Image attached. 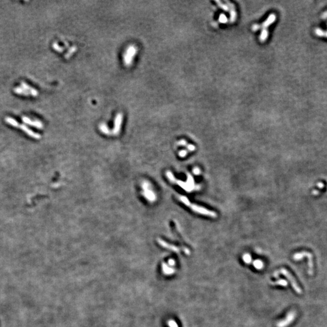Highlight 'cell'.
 <instances>
[{"instance_id":"10","label":"cell","mask_w":327,"mask_h":327,"mask_svg":"<svg viewBox=\"0 0 327 327\" xmlns=\"http://www.w3.org/2000/svg\"><path fill=\"white\" fill-rule=\"evenodd\" d=\"M314 33L316 35L320 36V37H325L327 38V31H324L323 30L320 29L319 28H317L314 30Z\"/></svg>"},{"instance_id":"12","label":"cell","mask_w":327,"mask_h":327,"mask_svg":"<svg viewBox=\"0 0 327 327\" xmlns=\"http://www.w3.org/2000/svg\"><path fill=\"white\" fill-rule=\"evenodd\" d=\"M187 148H188L189 150H190V151H191V152L195 151V148H196L194 146H193V145H188V146H187Z\"/></svg>"},{"instance_id":"13","label":"cell","mask_w":327,"mask_h":327,"mask_svg":"<svg viewBox=\"0 0 327 327\" xmlns=\"http://www.w3.org/2000/svg\"><path fill=\"white\" fill-rule=\"evenodd\" d=\"M200 170L198 168H195L193 169V173L196 175H198L200 174Z\"/></svg>"},{"instance_id":"7","label":"cell","mask_w":327,"mask_h":327,"mask_svg":"<svg viewBox=\"0 0 327 327\" xmlns=\"http://www.w3.org/2000/svg\"><path fill=\"white\" fill-rule=\"evenodd\" d=\"M21 87L24 89V90H27V92H29L30 93L31 95L33 96V97H36L38 95V92L35 89H33L31 87H30L29 85H27L26 83H24V82H22L21 83Z\"/></svg>"},{"instance_id":"9","label":"cell","mask_w":327,"mask_h":327,"mask_svg":"<svg viewBox=\"0 0 327 327\" xmlns=\"http://www.w3.org/2000/svg\"><path fill=\"white\" fill-rule=\"evenodd\" d=\"M270 283L272 285L274 286L280 285L282 287H287L288 285V282L285 279H279L275 282H270Z\"/></svg>"},{"instance_id":"4","label":"cell","mask_w":327,"mask_h":327,"mask_svg":"<svg viewBox=\"0 0 327 327\" xmlns=\"http://www.w3.org/2000/svg\"><path fill=\"white\" fill-rule=\"evenodd\" d=\"M293 259L295 261H300L302 260L303 258L307 257L308 259V274L310 275H312L313 273V262H312V256L310 253L303 252L301 253H297L293 255Z\"/></svg>"},{"instance_id":"3","label":"cell","mask_w":327,"mask_h":327,"mask_svg":"<svg viewBox=\"0 0 327 327\" xmlns=\"http://www.w3.org/2000/svg\"><path fill=\"white\" fill-rule=\"evenodd\" d=\"M6 122H7L9 124H11V126H12L13 127H18L19 128L21 129L23 132H26L28 134V135H29L30 136H31L33 138H35V139L41 138V135L40 134H38L36 133L33 132L32 130H31L30 129L27 127L25 125L18 124L16 120H15L12 118H6Z\"/></svg>"},{"instance_id":"14","label":"cell","mask_w":327,"mask_h":327,"mask_svg":"<svg viewBox=\"0 0 327 327\" xmlns=\"http://www.w3.org/2000/svg\"><path fill=\"white\" fill-rule=\"evenodd\" d=\"M187 153V151H185V150H182V151H181V152L179 153V155H180V156H181V157H184V156H186Z\"/></svg>"},{"instance_id":"15","label":"cell","mask_w":327,"mask_h":327,"mask_svg":"<svg viewBox=\"0 0 327 327\" xmlns=\"http://www.w3.org/2000/svg\"><path fill=\"white\" fill-rule=\"evenodd\" d=\"M321 18H323V19H326L327 18V11L326 12H325L324 13H322V15L321 16Z\"/></svg>"},{"instance_id":"8","label":"cell","mask_w":327,"mask_h":327,"mask_svg":"<svg viewBox=\"0 0 327 327\" xmlns=\"http://www.w3.org/2000/svg\"><path fill=\"white\" fill-rule=\"evenodd\" d=\"M252 263L257 270H262L264 268V263L261 260H259V259L252 261Z\"/></svg>"},{"instance_id":"5","label":"cell","mask_w":327,"mask_h":327,"mask_svg":"<svg viewBox=\"0 0 327 327\" xmlns=\"http://www.w3.org/2000/svg\"><path fill=\"white\" fill-rule=\"evenodd\" d=\"M296 317V312L295 311H291L287 314L284 319L279 321L276 326L277 327H287L294 321Z\"/></svg>"},{"instance_id":"1","label":"cell","mask_w":327,"mask_h":327,"mask_svg":"<svg viewBox=\"0 0 327 327\" xmlns=\"http://www.w3.org/2000/svg\"><path fill=\"white\" fill-rule=\"evenodd\" d=\"M181 200L182 203H184L186 205H187L188 207H190L191 209V210H193L195 212L200 213L202 214H204L206 216H210V217H211V218L216 217V213L215 212H214V211L209 210L207 209H206L205 208L202 207H200L199 205H197L195 204H191L190 203V202L188 199H187V198H185V197H183V196L181 197Z\"/></svg>"},{"instance_id":"2","label":"cell","mask_w":327,"mask_h":327,"mask_svg":"<svg viewBox=\"0 0 327 327\" xmlns=\"http://www.w3.org/2000/svg\"><path fill=\"white\" fill-rule=\"evenodd\" d=\"M279 274H282V275L287 279L288 281L290 282L293 288L297 293V294H302V289L300 288L299 285L297 284V283L296 281L295 280V279L294 278V277L293 276V275L289 271H288L287 270H286V269H285V268H282V269H281L279 271L276 272V273L275 274V275H274V277H278Z\"/></svg>"},{"instance_id":"6","label":"cell","mask_w":327,"mask_h":327,"mask_svg":"<svg viewBox=\"0 0 327 327\" xmlns=\"http://www.w3.org/2000/svg\"><path fill=\"white\" fill-rule=\"evenodd\" d=\"M22 119L23 122H24L25 123L30 125L31 126L33 127H35L38 128H42L43 127V125L42 124L40 121H32L30 119H29L28 118H27L26 117H23L22 118Z\"/></svg>"},{"instance_id":"11","label":"cell","mask_w":327,"mask_h":327,"mask_svg":"<svg viewBox=\"0 0 327 327\" xmlns=\"http://www.w3.org/2000/svg\"><path fill=\"white\" fill-rule=\"evenodd\" d=\"M243 259V261L245 263H247V264H250L252 262V256L250 254L248 253H245L243 255L242 257Z\"/></svg>"}]
</instances>
